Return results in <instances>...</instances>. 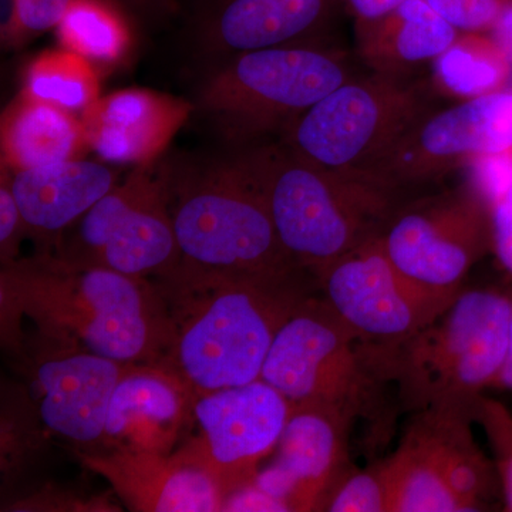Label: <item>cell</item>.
I'll use <instances>...</instances> for the list:
<instances>
[{
	"instance_id": "3957f363",
	"label": "cell",
	"mask_w": 512,
	"mask_h": 512,
	"mask_svg": "<svg viewBox=\"0 0 512 512\" xmlns=\"http://www.w3.org/2000/svg\"><path fill=\"white\" fill-rule=\"evenodd\" d=\"M261 380L291 406L338 413L370 448L392 439L400 409L392 345L370 342L350 329L320 296L296 306L276 333Z\"/></svg>"
},
{
	"instance_id": "d6986e66",
	"label": "cell",
	"mask_w": 512,
	"mask_h": 512,
	"mask_svg": "<svg viewBox=\"0 0 512 512\" xmlns=\"http://www.w3.org/2000/svg\"><path fill=\"white\" fill-rule=\"evenodd\" d=\"M192 397L157 363L126 365L111 394L103 444L111 450L170 454Z\"/></svg>"
},
{
	"instance_id": "44dd1931",
	"label": "cell",
	"mask_w": 512,
	"mask_h": 512,
	"mask_svg": "<svg viewBox=\"0 0 512 512\" xmlns=\"http://www.w3.org/2000/svg\"><path fill=\"white\" fill-rule=\"evenodd\" d=\"M406 431L429 451L447 484L470 511H487L501 501L494 460L474 439L473 410H424L410 414Z\"/></svg>"
},
{
	"instance_id": "1f68e13d",
	"label": "cell",
	"mask_w": 512,
	"mask_h": 512,
	"mask_svg": "<svg viewBox=\"0 0 512 512\" xmlns=\"http://www.w3.org/2000/svg\"><path fill=\"white\" fill-rule=\"evenodd\" d=\"M74 0H20L19 46L56 29Z\"/></svg>"
},
{
	"instance_id": "4fadbf2b",
	"label": "cell",
	"mask_w": 512,
	"mask_h": 512,
	"mask_svg": "<svg viewBox=\"0 0 512 512\" xmlns=\"http://www.w3.org/2000/svg\"><path fill=\"white\" fill-rule=\"evenodd\" d=\"M191 413L201 437L187 450L218 478L227 495L252 483L262 461L272 456L291 403L259 379L201 394Z\"/></svg>"
},
{
	"instance_id": "74e56055",
	"label": "cell",
	"mask_w": 512,
	"mask_h": 512,
	"mask_svg": "<svg viewBox=\"0 0 512 512\" xmlns=\"http://www.w3.org/2000/svg\"><path fill=\"white\" fill-rule=\"evenodd\" d=\"M126 2L130 3V5H133L134 8L154 9L161 5L167 6L171 0H126Z\"/></svg>"
},
{
	"instance_id": "7c38bea8",
	"label": "cell",
	"mask_w": 512,
	"mask_h": 512,
	"mask_svg": "<svg viewBox=\"0 0 512 512\" xmlns=\"http://www.w3.org/2000/svg\"><path fill=\"white\" fill-rule=\"evenodd\" d=\"M316 289L350 329L380 345H397L436 319L450 303L414 288L390 261L379 237L333 262Z\"/></svg>"
},
{
	"instance_id": "603a6c76",
	"label": "cell",
	"mask_w": 512,
	"mask_h": 512,
	"mask_svg": "<svg viewBox=\"0 0 512 512\" xmlns=\"http://www.w3.org/2000/svg\"><path fill=\"white\" fill-rule=\"evenodd\" d=\"M89 147L82 119L55 104L20 93L3 111L0 156L10 171L82 158Z\"/></svg>"
},
{
	"instance_id": "836d02e7",
	"label": "cell",
	"mask_w": 512,
	"mask_h": 512,
	"mask_svg": "<svg viewBox=\"0 0 512 512\" xmlns=\"http://www.w3.org/2000/svg\"><path fill=\"white\" fill-rule=\"evenodd\" d=\"M221 511L231 512H251V511H268V512H284L288 511L286 505L271 495L266 494L261 488L256 487L254 483L239 487L237 490L225 495L224 503H222Z\"/></svg>"
},
{
	"instance_id": "d590c367",
	"label": "cell",
	"mask_w": 512,
	"mask_h": 512,
	"mask_svg": "<svg viewBox=\"0 0 512 512\" xmlns=\"http://www.w3.org/2000/svg\"><path fill=\"white\" fill-rule=\"evenodd\" d=\"M488 33L493 36L497 45L501 47L504 55L512 64V0L507 3V6L501 12L500 18Z\"/></svg>"
},
{
	"instance_id": "30bf717a",
	"label": "cell",
	"mask_w": 512,
	"mask_h": 512,
	"mask_svg": "<svg viewBox=\"0 0 512 512\" xmlns=\"http://www.w3.org/2000/svg\"><path fill=\"white\" fill-rule=\"evenodd\" d=\"M390 261L420 292L450 303L468 272L493 254V205L470 181L404 201L379 235Z\"/></svg>"
},
{
	"instance_id": "8992f818",
	"label": "cell",
	"mask_w": 512,
	"mask_h": 512,
	"mask_svg": "<svg viewBox=\"0 0 512 512\" xmlns=\"http://www.w3.org/2000/svg\"><path fill=\"white\" fill-rule=\"evenodd\" d=\"M511 318L512 293L463 289L429 325L392 345L402 413L473 410L503 369Z\"/></svg>"
},
{
	"instance_id": "277c9868",
	"label": "cell",
	"mask_w": 512,
	"mask_h": 512,
	"mask_svg": "<svg viewBox=\"0 0 512 512\" xmlns=\"http://www.w3.org/2000/svg\"><path fill=\"white\" fill-rule=\"evenodd\" d=\"M229 157L264 198L286 254L313 278L379 237L404 202L399 192L319 167L282 141L242 147Z\"/></svg>"
},
{
	"instance_id": "484cf974",
	"label": "cell",
	"mask_w": 512,
	"mask_h": 512,
	"mask_svg": "<svg viewBox=\"0 0 512 512\" xmlns=\"http://www.w3.org/2000/svg\"><path fill=\"white\" fill-rule=\"evenodd\" d=\"M56 29L64 49L93 64L120 62L130 49V30L109 0H74Z\"/></svg>"
},
{
	"instance_id": "7a4b0ae2",
	"label": "cell",
	"mask_w": 512,
	"mask_h": 512,
	"mask_svg": "<svg viewBox=\"0 0 512 512\" xmlns=\"http://www.w3.org/2000/svg\"><path fill=\"white\" fill-rule=\"evenodd\" d=\"M3 313L123 365L158 363L168 311L156 282L37 252L2 269Z\"/></svg>"
},
{
	"instance_id": "83f0119b",
	"label": "cell",
	"mask_w": 512,
	"mask_h": 512,
	"mask_svg": "<svg viewBox=\"0 0 512 512\" xmlns=\"http://www.w3.org/2000/svg\"><path fill=\"white\" fill-rule=\"evenodd\" d=\"M318 511L387 512L383 460L373 461L363 468L350 461L329 485Z\"/></svg>"
},
{
	"instance_id": "8d00e7d4",
	"label": "cell",
	"mask_w": 512,
	"mask_h": 512,
	"mask_svg": "<svg viewBox=\"0 0 512 512\" xmlns=\"http://www.w3.org/2000/svg\"><path fill=\"white\" fill-rule=\"evenodd\" d=\"M493 390H505V392H512V318L510 330V345H508L507 357L503 369L498 373L497 379L494 380Z\"/></svg>"
},
{
	"instance_id": "d6a6232c",
	"label": "cell",
	"mask_w": 512,
	"mask_h": 512,
	"mask_svg": "<svg viewBox=\"0 0 512 512\" xmlns=\"http://www.w3.org/2000/svg\"><path fill=\"white\" fill-rule=\"evenodd\" d=\"M493 254L512 276V184L493 202Z\"/></svg>"
},
{
	"instance_id": "5b68a950",
	"label": "cell",
	"mask_w": 512,
	"mask_h": 512,
	"mask_svg": "<svg viewBox=\"0 0 512 512\" xmlns=\"http://www.w3.org/2000/svg\"><path fill=\"white\" fill-rule=\"evenodd\" d=\"M168 190L180 251L173 271L274 275L302 269L282 247L264 198L231 157L168 164Z\"/></svg>"
},
{
	"instance_id": "4dcf8cb0",
	"label": "cell",
	"mask_w": 512,
	"mask_h": 512,
	"mask_svg": "<svg viewBox=\"0 0 512 512\" xmlns=\"http://www.w3.org/2000/svg\"><path fill=\"white\" fill-rule=\"evenodd\" d=\"M0 177V256L2 266H5L18 261L20 242L28 235L18 202L10 188V174L5 165H2Z\"/></svg>"
},
{
	"instance_id": "e575fe53",
	"label": "cell",
	"mask_w": 512,
	"mask_h": 512,
	"mask_svg": "<svg viewBox=\"0 0 512 512\" xmlns=\"http://www.w3.org/2000/svg\"><path fill=\"white\" fill-rule=\"evenodd\" d=\"M403 2L404 0H338L339 6L352 16L355 23L380 18Z\"/></svg>"
},
{
	"instance_id": "7402d4cb",
	"label": "cell",
	"mask_w": 512,
	"mask_h": 512,
	"mask_svg": "<svg viewBox=\"0 0 512 512\" xmlns=\"http://www.w3.org/2000/svg\"><path fill=\"white\" fill-rule=\"evenodd\" d=\"M460 33L426 0H404L380 18L355 23L356 52L373 73L406 77L433 64Z\"/></svg>"
},
{
	"instance_id": "5bb4252c",
	"label": "cell",
	"mask_w": 512,
	"mask_h": 512,
	"mask_svg": "<svg viewBox=\"0 0 512 512\" xmlns=\"http://www.w3.org/2000/svg\"><path fill=\"white\" fill-rule=\"evenodd\" d=\"M40 336L32 363L37 419L73 443H103L111 394L126 365L70 340Z\"/></svg>"
},
{
	"instance_id": "4316f807",
	"label": "cell",
	"mask_w": 512,
	"mask_h": 512,
	"mask_svg": "<svg viewBox=\"0 0 512 512\" xmlns=\"http://www.w3.org/2000/svg\"><path fill=\"white\" fill-rule=\"evenodd\" d=\"M22 93L69 111H84L99 99L94 64L72 50H49L33 59L23 76Z\"/></svg>"
},
{
	"instance_id": "8fae6325",
	"label": "cell",
	"mask_w": 512,
	"mask_h": 512,
	"mask_svg": "<svg viewBox=\"0 0 512 512\" xmlns=\"http://www.w3.org/2000/svg\"><path fill=\"white\" fill-rule=\"evenodd\" d=\"M512 150V90L427 113L370 170L367 178L402 192L466 168L478 157Z\"/></svg>"
},
{
	"instance_id": "9a60e30c",
	"label": "cell",
	"mask_w": 512,
	"mask_h": 512,
	"mask_svg": "<svg viewBox=\"0 0 512 512\" xmlns=\"http://www.w3.org/2000/svg\"><path fill=\"white\" fill-rule=\"evenodd\" d=\"M352 433L348 421L332 410L291 406L271 463L259 468L252 483L288 511H318L329 485L350 463Z\"/></svg>"
},
{
	"instance_id": "52a82bcc",
	"label": "cell",
	"mask_w": 512,
	"mask_h": 512,
	"mask_svg": "<svg viewBox=\"0 0 512 512\" xmlns=\"http://www.w3.org/2000/svg\"><path fill=\"white\" fill-rule=\"evenodd\" d=\"M355 76L348 53L319 40L252 50L212 63L192 106L225 141L242 148L279 136Z\"/></svg>"
},
{
	"instance_id": "6da1fadb",
	"label": "cell",
	"mask_w": 512,
	"mask_h": 512,
	"mask_svg": "<svg viewBox=\"0 0 512 512\" xmlns=\"http://www.w3.org/2000/svg\"><path fill=\"white\" fill-rule=\"evenodd\" d=\"M168 311V340L157 365L173 373L194 402L201 394L261 379L278 330L313 295L308 271L274 275L156 278Z\"/></svg>"
},
{
	"instance_id": "ac0fdd59",
	"label": "cell",
	"mask_w": 512,
	"mask_h": 512,
	"mask_svg": "<svg viewBox=\"0 0 512 512\" xmlns=\"http://www.w3.org/2000/svg\"><path fill=\"white\" fill-rule=\"evenodd\" d=\"M192 113L187 101L128 89L99 97L83 111L82 123L101 160L138 167L157 161Z\"/></svg>"
},
{
	"instance_id": "2e32d148",
	"label": "cell",
	"mask_w": 512,
	"mask_h": 512,
	"mask_svg": "<svg viewBox=\"0 0 512 512\" xmlns=\"http://www.w3.org/2000/svg\"><path fill=\"white\" fill-rule=\"evenodd\" d=\"M338 6V0H205L195 15V42L214 62L315 42Z\"/></svg>"
},
{
	"instance_id": "f1b7e54d",
	"label": "cell",
	"mask_w": 512,
	"mask_h": 512,
	"mask_svg": "<svg viewBox=\"0 0 512 512\" xmlns=\"http://www.w3.org/2000/svg\"><path fill=\"white\" fill-rule=\"evenodd\" d=\"M474 423L480 424L493 451L501 485V507L512 512V412L494 397L483 393L473 407Z\"/></svg>"
},
{
	"instance_id": "ffe728a7",
	"label": "cell",
	"mask_w": 512,
	"mask_h": 512,
	"mask_svg": "<svg viewBox=\"0 0 512 512\" xmlns=\"http://www.w3.org/2000/svg\"><path fill=\"white\" fill-rule=\"evenodd\" d=\"M9 174L26 235L39 252H52L64 232L119 184L111 165L83 158Z\"/></svg>"
},
{
	"instance_id": "d4e9b609",
	"label": "cell",
	"mask_w": 512,
	"mask_h": 512,
	"mask_svg": "<svg viewBox=\"0 0 512 512\" xmlns=\"http://www.w3.org/2000/svg\"><path fill=\"white\" fill-rule=\"evenodd\" d=\"M512 64L490 33L461 32L433 63L437 92L467 101L507 89Z\"/></svg>"
},
{
	"instance_id": "f546056e",
	"label": "cell",
	"mask_w": 512,
	"mask_h": 512,
	"mask_svg": "<svg viewBox=\"0 0 512 512\" xmlns=\"http://www.w3.org/2000/svg\"><path fill=\"white\" fill-rule=\"evenodd\" d=\"M458 32L488 33L510 0H426Z\"/></svg>"
},
{
	"instance_id": "cb8c5ba5",
	"label": "cell",
	"mask_w": 512,
	"mask_h": 512,
	"mask_svg": "<svg viewBox=\"0 0 512 512\" xmlns=\"http://www.w3.org/2000/svg\"><path fill=\"white\" fill-rule=\"evenodd\" d=\"M387 512H468L429 451L404 430L399 446L383 458Z\"/></svg>"
},
{
	"instance_id": "9c48e42d",
	"label": "cell",
	"mask_w": 512,
	"mask_h": 512,
	"mask_svg": "<svg viewBox=\"0 0 512 512\" xmlns=\"http://www.w3.org/2000/svg\"><path fill=\"white\" fill-rule=\"evenodd\" d=\"M52 254L136 278H160L180 261L168 164L138 165L60 237Z\"/></svg>"
},
{
	"instance_id": "ba28073f",
	"label": "cell",
	"mask_w": 512,
	"mask_h": 512,
	"mask_svg": "<svg viewBox=\"0 0 512 512\" xmlns=\"http://www.w3.org/2000/svg\"><path fill=\"white\" fill-rule=\"evenodd\" d=\"M427 113L426 97L406 77L355 76L288 124L279 141L326 170L367 178Z\"/></svg>"
},
{
	"instance_id": "e0dca14e",
	"label": "cell",
	"mask_w": 512,
	"mask_h": 512,
	"mask_svg": "<svg viewBox=\"0 0 512 512\" xmlns=\"http://www.w3.org/2000/svg\"><path fill=\"white\" fill-rule=\"evenodd\" d=\"M87 467L106 478L133 511L214 512L222 510L218 478L190 451L180 454L111 450L82 454Z\"/></svg>"
}]
</instances>
